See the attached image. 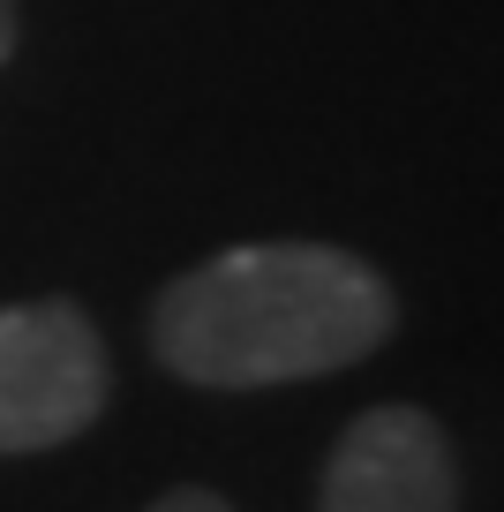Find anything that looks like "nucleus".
Returning <instances> with one entry per match:
<instances>
[{"mask_svg":"<svg viewBox=\"0 0 504 512\" xmlns=\"http://www.w3.org/2000/svg\"><path fill=\"white\" fill-rule=\"evenodd\" d=\"M143 512H234L219 490H204V482H181V490H166V497H151Z\"/></svg>","mask_w":504,"mask_h":512,"instance_id":"4","label":"nucleus"},{"mask_svg":"<svg viewBox=\"0 0 504 512\" xmlns=\"http://www.w3.org/2000/svg\"><path fill=\"white\" fill-rule=\"evenodd\" d=\"M399 332V294L339 241H241L166 279L151 354L204 392H264L354 369Z\"/></svg>","mask_w":504,"mask_h":512,"instance_id":"1","label":"nucleus"},{"mask_svg":"<svg viewBox=\"0 0 504 512\" xmlns=\"http://www.w3.org/2000/svg\"><path fill=\"white\" fill-rule=\"evenodd\" d=\"M16 38H23V0H0V68L16 61Z\"/></svg>","mask_w":504,"mask_h":512,"instance_id":"5","label":"nucleus"},{"mask_svg":"<svg viewBox=\"0 0 504 512\" xmlns=\"http://www.w3.org/2000/svg\"><path fill=\"white\" fill-rule=\"evenodd\" d=\"M316 512H459V460L437 415L369 407L339 430Z\"/></svg>","mask_w":504,"mask_h":512,"instance_id":"3","label":"nucleus"},{"mask_svg":"<svg viewBox=\"0 0 504 512\" xmlns=\"http://www.w3.org/2000/svg\"><path fill=\"white\" fill-rule=\"evenodd\" d=\"M113 400V362L98 324L68 294L0 309V460L83 437Z\"/></svg>","mask_w":504,"mask_h":512,"instance_id":"2","label":"nucleus"}]
</instances>
